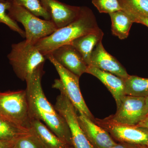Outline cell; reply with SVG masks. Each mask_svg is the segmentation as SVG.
Masks as SVG:
<instances>
[{"label": "cell", "instance_id": "obj_16", "mask_svg": "<svg viewBox=\"0 0 148 148\" xmlns=\"http://www.w3.org/2000/svg\"><path fill=\"white\" fill-rule=\"evenodd\" d=\"M104 33L101 29L77 38L71 43L79 52L85 63L89 66L92 51L99 42H102Z\"/></svg>", "mask_w": 148, "mask_h": 148}, {"label": "cell", "instance_id": "obj_22", "mask_svg": "<svg viewBox=\"0 0 148 148\" xmlns=\"http://www.w3.org/2000/svg\"><path fill=\"white\" fill-rule=\"evenodd\" d=\"M9 4V0L0 2V24H5L11 30L18 33L23 38H25V32L19 27L17 22L12 19L8 15V9Z\"/></svg>", "mask_w": 148, "mask_h": 148}, {"label": "cell", "instance_id": "obj_1", "mask_svg": "<svg viewBox=\"0 0 148 148\" xmlns=\"http://www.w3.org/2000/svg\"><path fill=\"white\" fill-rule=\"evenodd\" d=\"M43 66H39L26 81L30 117L42 122L61 140L73 146L71 131L66 120L44 93L41 84Z\"/></svg>", "mask_w": 148, "mask_h": 148}, {"label": "cell", "instance_id": "obj_32", "mask_svg": "<svg viewBox=\"0 0 148 148\" xmlns=\"http://www.w3.org/2000/svg\"><path fill=\"white\" fill-rule=\"evenodd\" d=\"M13 148H16V144H15V146H14V147Z\"/></svg>", "mask_w": 148, "mask_h": 148}, {"label": "cell", "instance_id": "obj_29", "mask_svg": "<svg viewBox=\"0 0 148 148\" xmlns=\"http://www.w3.org/2000/svg\"><path fill=\"white\" fill-rule=\"evenodd\" d=\"M138 148H148V147L145 146L138 145Z\"/></svg>", "mask_w": 148, "mask_h": 148}, {"label": "cell", "instance_id": "obj_9", "mask_svg": "<svg viewBox=\"0 0 148 148\" xmlns=\"http://www.w3.org/2000/svg\"><path fill=\"white\" fill-rule=\"evenodd\" d=\"M93 121L121 143L148 147V131L145 129L137 125L114 123L106 119H94Z\"/></svg>", "mask_w": 148, "mask_h": 148}, {"label": "cell", "instance_id": "obj_31", "mask_svg": "<svg viewBox=\"0 0 148 148\" xmlns=\"http://www.w3.org/2000/svg\"><path fill=\"white\" fill-rule=\"evenodd\" d=\"M5 1V0H0V2H3L4 1Z\"/></svg>", "mask_w": 148, "mask_h": 148}, {"label": "cell", "instance_id": "obj_4", "mask_svg": "<svg viewBox=\"0 0 148 148\" xmlns=\"http://www.w3.org/2000/svg\"><path fill=\"white\" fill-rule=\"evenodd\" d=\"M7 56L16 76L23 81H26L35 70L44 64L46 59L34 45L25 40L12 44Z\"/></svg>", "mask_w": 148, "mask_h": 148}, {"label": "cell", "instance_id": "obj_7", "mask_svg": "<svg viewBox=\"0 0 148 148\" xmlns=\"http://www.w3.org/2000/svg\"><path fill=\"white\" fill-rule=\"evenodd\" d=\"M45 57L55 67L60 77L59 79L64 91L77 112L83 113L93 121L95 119L86 106L81 92L79 77L58 64L51 54H47Z\"/></svg>", "mask_w": 148, "mask_h": 148}, {"label": "cell", "instance_id": "obj_15", "mask_svg": "<svg viewBox=\"0 0 148 148\" xmlns=\"http://www.w3.org/2000/svg\"><path fill=\"white\" fill-rule=\"evenodd\" d=\"M29 130L36 135L45 148H74L58 138L43 123L36 119H31Z\"/></svg>", "mask_w": 148, "mask_h": 148}, {"label": "cell", "instance_id": "obj_19", "mask_svg": "<svg viewBox=\"0 0 148 148\" xmlns=\"http://www.w3.org/2000/svg\"><path fill=\"white\" fill-rule=\"evenodd\" d=\"M125 95L147 98L148 96V78L134 75L124 79Z\"/></svg>", "mask_w": 148, "mask_h": 148}, {"label": "cell", "instance_id": "obj_18", "mask_svg": "<svg viewBox=\"0 0 148 148\" xmlns=\"http://www.w3.org/2000/svg\"><path fill=\"white\" fill-rule=\"evenodd\" d=\"M30 132L28 128L0 116V140L16 142Z\"/></svg>", "mask_w": 148, "mask_h": 148}, {"label": "cell", "instance_id": "obj_3", "mask_svg": "<svg viewBox=\"0 0 148 148\" xmlns=\"http://www.w3.org/2000/svg\"><path fill=\"white\" fill-rule=\"evenodd\" d=\"M8 14L16 22L24 26L27 42L35 45L40 40L48 36L57 30L51 20L41 19L24 8L9 0Z\"/></svg>", "mask_w": 148, "mask_h": 148}, {"label": "cell", "instance_id": "obj_30", "mask_svg": "<svg viewBox=\"0 0 148 148\" xmlns=\"http://www.w3.org/2000/svg\"><path fill=\"white\" fill-rule=\"evenodd\" d=\"M145 101L146 105H147V107L148 108V96L145 98Z\"/></svg>", "mask_w": 148, "mask_h": 148}, {"label": "cell", "instance_id": "obj_6", "mask_svg": "<svg viewBox=\"0 0 148 148\" xmlns=\"http://www.w3.org/2000/svg\"><path fill=\"white\" fill-rule=\"evenodd\" d=\"M0 116L29 129L31 119L26 90L0 92Z\"/></svg>", "mask_w": 148, "mask_h": 148}, {"label": "cell", "instance_id": "obj_20", "mask_svg": "<svg viewBox=\"0 0 148 148\" xmlns=\"http://www.w3.org/2000/svg\"><path fill=\"white\" fill-rule=\"evenodd\" d=\"M123 10L132 16L148 17V0H118Z\"/></svg>", "mask_w": 148, "mask_h": 148}, {"label": "cell", "instance_id": "obj_33", "mask_svg": "<svg viewBox=\"0 0 148 148\" xmlns=\"http://www.w3.org/2000/svg\"></svg>", "mask_w": 148, "mask_h": 148}, {"label": "cell", "instance_id": "obj_13", "mask_svg": "<svg viewBox=\"0 0 148 148\" xmlns=\"http://www.w3.org/2000/svg\"><path fill=\"white\" fill-rule=\"evenodd\" d=\"M88 66H92L125 79L129 76L120 63L104 48L102 42L92 51Z\"/></svg>", "mask_w": 148, "mask_h": 148}, {"label": "cell", "instance_id": "obj_11", "mask_svg": "<svg viewBox=\"0 0 148 148\" xmlns=\"http://www.w3.org/2000/svg\"><path fill=\"white\" fill-rule=\"evenodd\" d=\"M57 29L67 26L77 18L81 7L68 5L58 0H40Z\"/></svg>", "mask_w": 148, "mask_h": 148}, {"label": "cell", "instance_id": "obj_2", "mask_svg": "<svg viewBox=\"0 0 148 148\" xmlns=\"http://www.w3.org/2000/svg\"><path fill=\"white\" fill-rule=\"evenodd\" d=\"M100 29L91 11L81 7L78 16L73 22L40 40L35 45L45 56L61 46L70 44L79 37Z\"/></svg>", "mask_w": 148, "mask_h": 148}, {"label": "cell", "instance_id": "obj_27", "mask_svg": "<svg viewBox=\"0 0 148 148\" xmlns=\"http://www.w3.org/2000/svg\"><path fill=\"white\" fill-rule=\"evenodd\" d=\"M16 142H9L0 140V148H13Z\"/></svg>", "mask_w": 148, "mask_h": 148}, {"label": "cell", "instance_id": "obj_25", "mask_svg": "<svg viewBox=\"0 0 148 148\" xmlns=\"http://www.w3.org/2000/svg\"><path fill=\"white\" fill-rule=\"evenodd\" d=\"M130 15L132 17L134 23L135 22V23H140L145 25L148 27V17L134 16L130 14Z\"/></svg>", "mask_w": 148, "mask_h": 148}, {"label": "cell", "instance_id": "obj_28", "mask_svg": "<svg viewBox=\"0 0 148 148\" xmlns=\"http://www.w3.org/2000/svg\"><path fill=\"white\" fill-rule=\"evenodd\" d=\"M137 126L145 129L148 131V113L144 119L137 125Z\"/></svg>", "mask_w": 148, "mask_h": 148}, {"label": "cell", "instance_id": "obj_21", "mask_svg": "<svg viewBox=\"0 0 148 148\" xmlns=\"http://www.w3.org/2000/svg\"><path fill=\"white\" fill-rule=\"evenodd\" d=\"M18 5L38 17H42L45 20H51L49 14L43 7L40 0H12Z\"/></svg>", "mask_w": 148, "mask_h": 148}, {"label": "cell", "instance_id": "obj_24", "mask_svg": "<svg viewBox=\"0 0 148 148\" xmlns=\"http://www.w3.org/2000/svg\"><path fill=\"white\" fill-rule=\"evenodd\" d=\"M30 133L18 139L16 143L17 148H45L36 135Z\"/></svg>", "mask_w": 148, "mask_h": 148}, {"label": "cell", "instance_id": "obj_23", "mask_svg": "<svg viewBox=\"0 0 148 148\" xmlns=\"http://www.w3.org/2000/svg\"><path fill=\"white\" fill-rule=\"evenodd\" d=\"M92 2L100 13L110 14L123 10L118 0H92Z\"/></svg>", "mask_w": 148, "mask_h": 148}, {"label": "cell", "instance_id": "obj_17", "mask_svg": "<svg viewBox=\"0 0 148 148\" xmlns=\"http://www.w3.org/2000/svg\"><path fill=\"white\" fill-rule=\"evenodd\" d=\"M112 21V32L113 34L121 40L128 37L130 30L134 23L131 16L123 10H119L109 14Z\"/></svg>", "mask_w": 148, "mask_h": 148}, {"label": "cell", "instance_id": "obj_12", "mask_svg": "<svg viewBox=\"0 0 148 148\" xmlns=\"http://www.w3.org/2000/svg\"><path fill=\"white\" fill-rule=\"evenodd\" d=\"M78 120L88 140L95 148H109L116 145L110 135L84 114L79 112Z\"/></svg>", "mask_w": 148, "mask_h": 148}, {"label": "cell", "instance_id": "obj_5", "mask_svg": "<svg viewBox=\"0 0 148 148\" xmlns=\"http://www.w3.org/2000/svg\"><path fill=\"white\" fill-rule=\"evenodd\" d=\"M52 87L60 90V94L56 98L54 107L69 126L74 148H95L81 128L78 120L77 111L66 95L60 79L55 80Z\"/></svg>", "mask_w": 148, "mask_h": 148}, {"label": "cell", "instance_id": "obj_10", "mask_svg": "<svg viewBox=\"0 0 148 148\" xmlns=\"http://www.w3.org/2000/svg\"><path fill=\"white\" fill-rule=\"evenodd\" d=\"M49 54L58 64L78 76L86 73L88 66L79 52L71 44L61 46Z\"/></svg>", "mask_w": 148, "mask_h": 148}, {"label": "cell", "instance_id": "obj_14", "mask_svg": "<svg viewBox=\"0 0 148 148\" xmlns=\"http://www.w3.org/2000/svg\"><path fill=\"white\" fill-rule=\"evenodd\" d=\"M86 73L96 77L106 86L114 98L118 108L125 95L124 79L92 66H88Z\"/></svg>", "mask_w": 148, "mask_h": 148}, {"label": "cell", "instance_id": "obj_26", "mask_svg": "<svg viewBox=\"0 0 148 148\" xmlns=\"http://www.w3.org/2000/svg\"><path fill=\"white\" fill-rule=\"evenodd\" d=\"M109 148H138V145L127 144V143H120L117 144Z\"/></svg>", "mask_w": 148, "mask_h": 148}, {"label": "cell", "instance_id": "obj_8", "mask_svg": "<svg viewBox=\"0 0 148 148\" xmlns=\"http://www.w3.org/2000/svg\"><path fill=\"white\" fill-rule=\"evenodd\" d=\"M148 113L145 98L125 95L115 114L106 119L114 123L137 125Z\"/></svg>", "mask_w": 148, "mask_h": 148}]
</instances>
